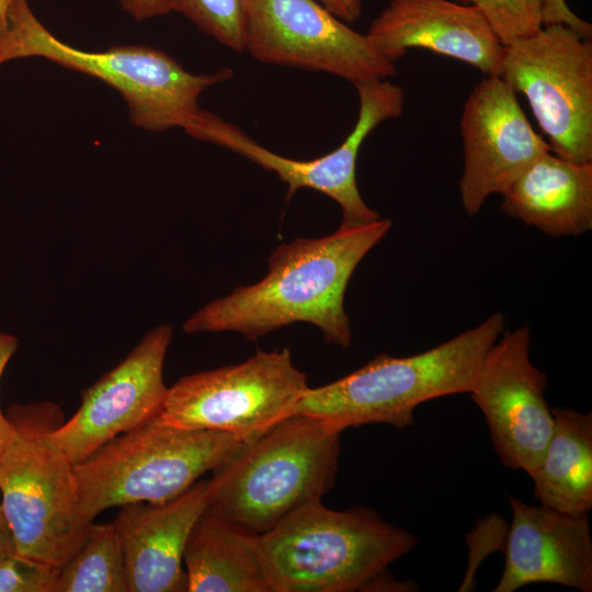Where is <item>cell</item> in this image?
Here are the masks:
<instances>
[{
  "mask_svg": "<svg viewBox=\"0 0 592 592\" xmlns=\"http://www.w3.org/2000/svg\"><path fill=\"white\" fill-rule=\"evenodd\" d=\"M390 228L391 220L380 217L357 226L341 225L325 237L284 242L271 253L262 280L206 304L184 322L183 331H232L255 341L283 327L308 322L326 342L348 349L352 330L344 310L345 289L357 265Z\"/></svg>",
  "mask_w": 592,
  "mask_h": 592,
  "instance_id": "cell-1",
  "label": "cell"
},
{
  "mask_svg": "<svg viewBox=\"0 0 592 592\" xmlns=\"http://www.w3.org/2000/svg\"><path fill=\"white\" fill-rule=\"evenodd\" d=\"M504 330L502 312L421 353L397 357L383 353L356 371L308 388L292 415L323 421L342 433L348 428L411 426L421 403L469 394L487 351Z\"/></svg>",
  "mask_w": 592,
  "mask_h": 592,
  "instance_id": "cell-2",
  "label": "cell"
},
{
  "mask_svg": "<svg viewBox=\"0 0 592 592\" xmlns=\"http://www.w3.org/2000/svg\"><path fill=\"white\" fill-rule=\"evenodd\" d=\"M341 432L323 421L291 415L242 442L207 480L206 511L258 535L333 487Z\"/></svg>",
  "mask_w": 592,
  "mask_h": 592,
  "instance_id": "cell-3",
  "label": "cell"
},
{
  "mask_svg": "<svg viewBox=\"0 0 592 592\" xmlns=\"http://www.w3.org/2000/svg\"><path fill=\"white\" fill-rule=\"evenodd\" d=\"M30 57L106 83L123 96L133 124L149 132L182 128L190 134L204 113L198 104L202 93L234 77L228 67L190 72L164 52L143 45L104 50L71 46L37 19L27 0H15L0 31V66Z\"/></svg>",
  "mask_w": 592,
  "mask_h": 592,
  "instance_id": "cell-4",
  "label": "cell"
},
{
  "mask_svg": "<svg viewBox=\"0 0 592 592\" xmlns=\"http://www.w3.org/2000/svg\"><path fill=\"white\" fill-rule=\"evenodd\" d=\"M273 592H354L417 545L409 531L365 506L310 503L260 535Z\"/></svg>",
  "mask_w": 592,
  "mask_h": 592,
  "instance_id": "cell-5",
  "label": "cell"
},
{
  "mask_svg": "<svg viewBox=\"0 0 592 592\" xmlns=\"http://www.w3.org/2000/svg\"><path fill=\"white\" fill-rule=\"evenodd\" d=\"M5 417L12 432L0 456V499L16 554L61 567L89 525L73 464L52 439L61 410L52 401L14 403Z\"/></svg>",
  "mask_w": 592,
  "mask_h": 592,
  "instance_id": "cell-6",
  "label": "cell"
},
{
  "mask_svg": "<svg viewBox=\"0 0 592 592\" xmlns=\"http://www.w3.org/2000/svg\"><path fill=\"white\" fill-rule=\"evenodd\" d=\"M242 442L229 433L172 426L157 417L73 465L82 516L90 523L113 506L171 500Z\"/></svg>",
  "mask_w": 592,
  "mask_h": 592,
  "instance_id": "cell-7",
  "label": "cell"
},
{
  "mask_svg": "<svg viewBox=\"0 0 592 592\" xmlns=\"http://www.w3.org/2000/svg\"><path fill=\"white\" fill-rule=\"evenodd\" d=\"M309 388L288 348L257 351L240 364L183 376L171 387L158 419L187 430L257 439L293 409Z\"/></svg>",
  "mask_w": 592,
  "mask_h": 592,
  "instance_id": "cell-8",
  "label": "cell"
},
{
  "mask_svg": "<svg viewBox=\"0 0 592 592\" xmlns=\"http://www.w3.org/2000/svg\"><path fill=\"white\" fill-rule=\"evenodd\" d=\"M500 77L526 98L553 153L592 162L591 39L566 25H543L504 46Z\"/></svg>",
  "mask_w": 592,
  "mask_h": 592,
  "instance_id": "cell-9",
  "label": "cell"
},
{
  "mask_svg": "<svg viewBox=\"0 0 592 592\" xmlns=\"http://www.w3.org/2000/svg\"><path fill=\"white\" fill-rule=\"evenodd\" d=\"M358 116L352 132L331 152L312 160H294L277 155L249 137L236 125L205 111L190 136L225 147L277 174L287 185V200L300 189L323 193L342 210V226L375 221L380 215L363 200L356 182L360 149L383 122L402 115L406 95L402 88L386 80L355 86Z\"/></svg>",
  "mask_w": 592,
  "mask_h": 592,
  "instance_id": "cell-10",
  "label": "cell"
},
{
  "mask_svg": "<svg viewBox=\"0 0 592 592\" xmlns=\"http://www.w3.org/2000/svg\"><path fill=\"white\" fill-rule=\"evenodd\" d=\"M244 50L262 62L325 71L354 87L397 73L367 34L317 0H251Z\"/></svg>",
  "mask_w": 592,
  "mask_h": 592,
  "instance_id": "cell-11",
  "label": "cell"
},
{
  "mask_svg": "<svg viewBox=\"0 0 592 592\" xmlns=\"http://www.w3.org/2000/svg\"><path fill=\"white\" fill-rule=\"evenodd\" d=\"M527 325L502 331L487 351L469 395L482 412L502 464L531 475L554 429L547 376L530 357Z\"/></svg>",
  "mask_w": 592,
  "mask_h": 592,
  "instance_id": "cell-12",
  "label": "cell"
},
{
  "mask_svg": "<svg viewBox=\"0 0 592 592\" xmlns=\"http://www.w3.org/2000/svg\"><path fill=\"white\" fill-rule=\"evenodd\" d=\"M172 337L170 325L150 330L119 364L83 391L77 412L52 432L73 465L159 415L168 392L163 365Z\"/></svg>",
  "mask_w": 592,
  "mask_h": 592,
  "instance_id": "cell-13",
  "label": "cell"
},
{
  "mask_svg": "<svg viewBox=\"0 0 592 592\" xmlns=\"http://www.w3.org/2000/svg\"><path fill=\"white\" fill-rule=\"evenodd\" d=\"M464 210L477 214L491 194L505 189L550 151L527 119L517 94L501 77H485L468 95L462 117Z\"/></svg>",
  "mask_w": 592,
  "mask_h": 592,
  "instance_id": "cell-14",
  "label": "cell"
},
{
  "mask_svg": "<svg viewBox=\"0 0 592 592\" xmlns=\"http://www.w3.org/2000/svg\"><path fill=\"white\" fill-rule=\"evenodd\" d=\"M512 522L503 573L493 592H514L548 582L592 591V537L589 513L572 515L509 497Z\"/></svg>",
  "mask_w": 592,
  "mask_h": 592,
  "instance_id": "cell-15",
  "label": "cell"
},
{
  "mask_svg": "<svg viewBox=\"0 0 592 592\" xmlns=\"http://www.w3.org/2000/svg\"><path fill=\"white\" fill-rule=\"evenodd\" d=\"M394 62L419 48L500 77L504 46L473 5L449 0H390L366 33Z\"/></svg>",
  "mask_w": 592,
  "mask_h": 592,
  "instance_id": "cell-16",
  "label": "cell"
},
{
  "mask_svg": "<svg viewBox=\"0 0 592 592\" xmlns=\"http://www.w3.org/2000/svg\"><path fill=\"white\" fill-rule=\"evenodd\" d=\"M113 521L122 544L128 592H184L182 568L189 535L207 508V480L157 503L118 506Z\"/></svg>",
  "mask_w": 592,
  "mask_h": 592,
  "instance_id": "cell-17",
  "label": "cell"
},
{
  "mask_svg": "<svg viewBox=\"0 0 592 592\" xmlns=\"http://www.w3.org/2000/svg\"><path fill=\"white\" fill-rule=\"evenodd\" d=\"M501 195L505 214L546 235L580 236L592 228V162L546 152Z\"/></svg>",
  "mask_w": 592,
  "mask_h": 592,
  "instance_id": "cell-18",
  "label": "cell"
},
{
  "mask_svg": "<svg viewBox=\"0 0 592 592\" xmlns=\"http://www.w3.org/2000/svg\"><path fill=\"white\" fill-rule=\"evenodd\" d=\"M189 592H273L260 535L205 512L183 554Z\"/></svg>",
  "mask_w": 592,
  "mask_h": 592,
  "instance_id": "cell-19",
  "label": "cell"
},
{
  "mask_svg": "<svg viewBox=\"0 0 592 592\" xmlns=\"http://www.w3.org/2000/svg\"><path fill=\"white\" fill-rule=\"evenodd\" d=\"M554 429L530 475L539 504L581 515L592 509V413L551 408Z\"/></svg>",
  "mask_w": 592,
  "mask_h": 592,
  "instance_id": "cell-20",
  "label": "cell"
},
{
  "mask_svg": "<svg viewBox=\"0 0 592 592\" xmlns=\"http://www.w3.org/2000/svg\"><path fill=\"white\" fill-rule=\"evenodd\" d=\"M55 592H128L124 553L113 522H90L83 539L59 567Z\"/></svg>",
  "mask_w": 592,
  "mask_h": 592,
  "instance_id": "cell-21",
  "label": "cell"
},
{
  "mask_svg": "<svg viewBox=\"0 0 592 592\" xmlns=\"http://www.w3.org/2000/svg\"><path fill=\"white\" fill-rule=\"evenodd\" d=\"M169 11L182 13L198 29L230 49L244 50L251 0H167Z\"/></svg>",
  "mask_w": 592,
  "mask_h": 592,
  "instance_id": "cell-22",
  "label": "cell"
},
{
  "mask_svg": "<svg viewBox=\"0 0 592 592\" xmlns=\"http://www.w3.org/2000/svg\"><path fill=\"white\" fill-rule=\"evenodd\" d=\"M475 7L503 46L543 26V0H459Z\"/></svg>",
  "mask_w": 592,
  "mask_h": 592,
  "instance_id": "cell-23",
  "label": "cell"
},
{
  "mask_svg": "<svg viewBox=\"0 0 592 592\" xmlns=\"http://www.w3.org/2000/svg\"><path fill=\"white\" fill-rule=\"evenodd\" d=\"M59 567L18 554L0 562V592H55Z\"/></svg>",
  "mask_w": 592,
  "mask_h": 592,
  "instance_id": "cell-24",
  "label": "cell"
},
{
  "mask_svg": "<svg viewBox=\"0 0 592 592\" xmlns=\"http://www.w3.org/2000/svg\"><path fill=\"white\" fill-rule=\"evenodd\" d=\"M561 24L591 39L592 25L578 16L566 0H543V25Z\"/></svg>",
  "mask_w": 592,
  "mask_h": 592,
  "instance_id": "cell-25",
  "label": "cell"
},
{
  "mask_svg": "<svg viewBox=\"0 0 592 592\" xmlns=\"http://www.w3.org/2000/svg\"><path fill=\"white\" fill-rule=\"evenodd\" d=\"M122 9L136 21L169 13L167 0H118Z\"/></svg>",
  "mask_w": 592,
  "mask_h": 592,
  "instance_id": "cell-26",
  "label": "cell"
},
{
  "mask_svg": "<svg viewBox=\"0 0 592 592\" xmlns=\"http://www.w3.org/2000/svg\"><path fill=\"white\" fill-rule=\"evenodd\" d=\"M345 23L355 22L362 14V0H317Z\"/></svg>",
  "mask_w": 592,
  "mask_h": 592,
  "instance_id": "cell-27",
  "label": "cell"
},
{
  "mask_svg": "<svg viewBox=\"0 0 592 592\" xmlns=\"http://www.w3.org/2000/svg\"><path fill=\"white\" fill-rule=\"evenodd\" d=\"M16 554L12 531L0 499V562Z\"/></svg>",
  "mask_w": 592,
  "mask_h": 592,
  "instance_id": "cell-28",
  "label": "cell"
},
{
  "mask_svg": "<svg viewBox=\"0 0 592 592\" xmlns=\"http://www.w3.org/2000/svg\"><path fill=\"white\" fill-rule=\"evenodd\" d=\"M16 348L18 340L13 335L0 332V379Z\"/></svg>",
  "mask_w": 592,
  "mask_h": 592,
  "instance_id": "cell-29",
  "label": "cell"
},
{
  "mask_svg": "<svg viewBox=\"0 0 592 592\" xmlns=\"http://www.w3.org/2000/svg\"><path fill=\"white\" fill-rule=\"evenodd\" d=\"M11 432V424L5 414H3L0 410V456L10 440Z\"/></svg>",
  "mask_w": 592,
  "mask_h": 592,
  "instance_id": "cell-30",
  "label": "cell"
},
{
  "mask_svg": "<svg viewBox=\"0 0 592 592\" xmlns=\"http://www.w3.org/2000/svg\"><path fill=\"white\" fill-rule=\"evenodd\" d=\"M15 0H0V31L4 26L10 9Z\"/></svg>",
  "mask_w": 592,
  "mask_h": 592,
  "instance_id": "cell-31",
  "label": "cell"
}]
</instances>
